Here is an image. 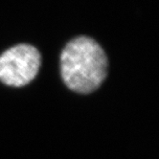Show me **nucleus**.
<instances>
[{"mask_svg": "<svg viewBox=\"0 0 159 159\" xmlns=\"http://www.w3.org/2000/svg\"><path fill=\"white\" fill-rule=\"evenodd\" d=\"M108 61L99 43L88 37L70 40L61 55V78L67 87L89 94L100 87L107 75Z\"/></svg>", "mask_w": 159, "mask_h": 159, "instance_id": "nucleus-1", "label": "nucleus"}, {"mask_svg": "<svg viewBox=\"0 0 159 159\" xmlns=\"http://www.w3.org/2000/svg\"><path fill=\"white\" fill-rule=\"evenodd\" d=\"M41 64L39 50L30 44H17L0 56V81L6 85L21 87L38 75Z\"/></svg>", "mask_w": 159, "mask_h": 159, "instance_id": "nucleus-2", "label": "nucleus"}]
</instances>
